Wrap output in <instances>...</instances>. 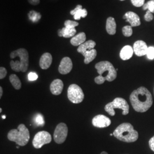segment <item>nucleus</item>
Here are the masks:
<instances>
[{
	"mask_svg": "<svg viewBox=\"0 0 154 154\" xmlns=\"http://www.w3.org/2000/svg\"><path fill=\"white\" fill-rule=\"evenodd\" d=\"M70 14L74 16L75 20H80L81 17L85 18L88 16V11L86 9H83L82 6L77 5L76 8L70 11Z\"/></svg>",
	"mask_w": 154,
	"mask_h": 154,
	"instance_id": "nucleus-15",
	"label": "nucleus"
},
{
	"mask_svg": "<svg viewBox=\"0 0 154 154\" xmlns=\"http://www.w3.org/2000/svg\"><path fill=\"white\" fill-rule=\"evenodd\" d=\"M9 140L14 142L18 146L26 145L30 139V133L28 128L23 124H20L17 129H13L8 134Z\"/></svg>",
	"mask_w": 154,
	"mask_h": 154,
	"instance_id": "nucleus-5",
	"label": "nucleus"
},
{
	"mask_svg": "<svg viewBox=\"0 0 154 154\" xmlns=\"http://www.w3.org/2000/svg\"><path fill=\"white\" fill-rule=\"evenodd\" d=\"M110 136H112L113 135V134H110Z\"/></svg>",
	"mask_w": 154,
	"mask_h": 154,
	"instance_id": "nucleus-40",
	"label": "nucleus"
},
{
	"mask_svg": "<svg viewBox=\"0 0 154 154\" xmlns=\"http://www.w3.org/2000/svg\"><path fill=\"white\" fill-rule=\"evenodd\" d=\"M115 109L123 110L122 114L123 116H126L129 112V105L126 100L122 98H116L112 102L107 103L105 107V111L111 116H115Z\"/></svg>",
	"mask_w": 154,
	"mask_h": 154,
	"instance_id": "nucleus-6",
	"label": "nucleus"
},
{
	"mask_svg": "<svg viewBox=\"0 0 154 154\" xmlns=\"http://www.w3.org/2000/svg\"><path fill=\"white\" fill-rule=\"evenodd\" d=\"M28 16L30 20H31L33 22H37L40 20L41 16L39 13L32 11H30L28 14Z\"/></svg>",
	"mask_w": 154,
	"mask_h": 154,
	"instance_id": "nucleus-24",
	"label": "nucleus"
},
{
	"mask_svg": "<svg viewBox=\"0 0 154 154\" xmlns=\"http://www.w3.org/2000/svg\"><path fill=\"white\" fill-rule=\"evenodd\" d=\"M154 18V17H153V14L152 13L149 11H147L145 16H144V20L147 21V22H149V21H151Z\"/></svg>",
	"mask_w": 154,
	"mask_h": 154,
	"instance_id": "nucleus-31",
	"label": "nucleus"
},
{
	"mask_svg": "<svg viewBox=\"0 0 154 154\" xmlns=\"http://www.w3.org/2000/svg\"><path fill=\"white\" fill-rule=\"evenodd\" d=\"M108 154V153L106 152H105V151H103V152H101V154Z\"/></svg>",
	"mask_w": 154,
	"mask_h": 154,
	"instance_id": "nucleus-38",
	"label": "nucleus"
},
{
	"mask_svg": "<svg viewBox=\"0 0 154 154\" xmlns=\"http://www.w3.org/2000/svg\"><path fill=\"white\" fill-rule=\"evenodd\" d=\"M28 1L32 5H37L40 3V0H28Z\"/></svg>",
	"mask_w": 154,
	"mask_h": 154,
	"instance_id": "nucleus-35",
	"label": "nucleus"
},
{
	"mask_svg": "<svg viewBox=\"0 0 154 154\" xmlns=\"http://www.w3.org/2000/svg\"><path fill=\"white\" fill-rule=\"evenodd\" d=\"M68 133L67 126L64 123H60L58 124L54 132L53 138L55 143L57 144H62L66 140Z\"/></svg>",
	"mask_w": 154,
	"mask_h": 154,
	"instance_id": "nucleus-9",
	"label": "nucleus"
},
{
	"mask_svg": "<svg viewBox=\"0 0 154 154\" xmlns=\"http://www.w3.org/2000/svg\"><path fill=\"white\" fill-rule=\"evenodd\" d=\"M2 112V109L1 108V109H0V112Z\"/></svg>",
	"mask_w": 154,
	"mask_h": 154,
	"instance_id": "nucleus-41",
	"label": "nucleus"
},
{
	"mask_svg": "<svg viewBox=\"0 0 154 154\" xmlns=\"http://www.w3.org/2000/svg\"><path fill=\"white\" fill-rule=\"evenodd\" d=\"M6 116H2V118L3 119H5Z\"/></svg>",
	"mask_w": 154,
	"mask_h": 154,
	"instance_id": "nucleus-39",
	"label": "nucleus"
},
{
	"mask_svg": "<svg viewBox=\"0 0 154 154\" xmlns=\"http://www.w3.org/2000/svg\"><path fill=\"white\" fill-rule=\"evenodd\" d=\"M72 60L69 57H64L62 59L60 66L58 67V71L61 74H67L72 71Z\"/></svg>",
	"mask_w": 154,
	"mask_h": 154,
	"instance_id": "nucleus-11",
	"label": "nucleus"
},
{
	"mask_svg": "<svg viewBox=\"0 0 154 154\" xmlns=\"http://www.w3.org/2000/svg\"><path fill=\"white\" fill-rule=\"evenodd\" d=\"M17 149H19V146H17Z\"/></svg>",
	"mask_w": 154,
	"mask_h": 154,
	"instance_id": "nucleus-42",
	"label": "nucleus"
},
{
	"mask_svg": "<svg viewBox=\"0 0 154 154\" xmlns=\"http://www.w3.org/2000/svg\"><path fill=\"white\" fill-rule=\"evenodd\" d=\"M11 59L19 57L20 60L11 61L10 65L11 69L16 72H25L28 70L29 67V53L25 49L21 48L13 51L10 54Z\"/></svg>",
	"mask_w": 154,
	"mask_h": 154,
	"instance_id": "nucleus-4",
	"label": "nucleus"
},
{
	"mask_svg": "<svg viewBox=\"0 0 154 154\" xmlns=\"http://www.w3.org/2000/svg\"><path fill=\"white\" fill-rule=\"evenodd\" d=\"M134 52L133 48L131 46L126 45L122 49L120 52V57L122 60L126 61L132 57Z\"/></svg>",
	"mask_w": 154,
	"mask_h": 154,
	"instance_id": "nucleus-18",
	"label": "nucleus"
},
{
	"mask_svg": "<svg viewBox=\"0 0 154 154\" xmlns=\"http://www.w3.org/2000/svg\"><path fill=\"white\" fill-rule=\"evenodd\" d=\"M123 18L126 20L127 22H129L132 27L140 26L141 24L140 20L138 14L132 11H128L125 13Z\"/></svg>",
	"mask_w": 154,
	"mask_h": 154,
	"instance_id": "nucleus-13",
	"label": "nucleus"
},
{
	"mask_svg": "<svg viewBox=\"0 0 154 154\" xmlns=\"http://www.w3.org/2000/svg\"><path fill=\"white\" fill-rule=\"evenodd\" d=\"M143 9L144 11L148 10L152 13H154V0H150L144 4L143 6Z\"/></svg>",
	"mask_w": 154,
	"mask_h": 154,
	"instance_id": "nucleus-25",
	"label": "nucleus"
},
{
	"mask_svg": "<svg viewBox=\"0 0 154 154\" xmlns=\"http://www.w3.org/2000/svg\"><path fill=\"white\" fill-rule=\"evenodd\" d=\"M120 1H125V0H120Z\"/></svg>",
	"mask_w": 154,
	"mask_h": 154,
	"instance_id": "nucleus-43",
	"label": "nucleus"
},
{
	"mask_svg": "<svg viewBox=\"0 0 154 154\" xmlns=\"http://www.w3.org/2000/svg\"><path fill=\"white\" fill-rule=\"evenodd\" d=\"M76 32H77V30L75 28L69 29V28L64 27L62 29V37L66 38L73 37L74 36H75Z\"/></svg>",
	"mask_w": 154,
	"mask_h": 154,
	"instance_id": "nucleus-22",
	"label": "nucleus"
},
{
	"mask_svg": "<svg viewBox=\"0 0 154 154\" xmlns=\"http://www.w3.org/2000/svg\"><path fill=\"white\" fill-rule=\"evenodd\" d=\"M94 126L98 128H105L109 126L111 121L110 118L104 115H97L94 116L92 120Z\"/></svg>",
	"mask_w": 154,
	"mask_h": 154,
	"instance_id": "nucleus-10",
	"label": "nucleus"
},
{
	"mask_svg": "<svg viewBox=\"0 0 154 154\" xmlns=\"http://www.w3.org/2000/svg\"><path fill=\"white\" fill-rule=\"evenodd\" d=\"M86 39V34L84 32H81L78 34L74 36L73 37H72L70 40V43L74 46H80L81 45L85 42Z\"/></svg>",
	"mask_w": 154,
	"mask_h": 154,
	"instance_id": "nucleus-20",
	"label": "nucleus"
},
{
	"mask_svg": "<svg viewBox=\"0 0 154 154\" xmlns=\"http://www.w3.org/2000/svg\"><path fill=\"white\" fill-rule=\"evenodd\" d=\"M95 68L99 74V76L94 79L95 82L98 85L103 84L105 81L112 82L117 77L116 70L109 61L99 62L95 65Z\"/></svg>",
	"mask_w": 154,
	"mask_h": 154,
	"instance_id": "nucleus-2",
	"label": "nucleus"
},
{
	"mask_svg": "<svg viewBox=\"0 0 154 154\" xmlns=\"http://www.w3.org/2000/svg\"><path fill=\"white\" fill-rule=\"evenodd\" d=\"M149 146L150 149L154 152V136L152 138H151L149 140Z\"/></svg>",
	"mask_w": 154,
	"mask_h": 154,
	"instance_id": "nucleus-34",
	"label": "nucleus"
},
{
	"mask_svg": "<svg viewBox=\"0 0 154 154\" xmlns=\"http://www.w3.org/2000/svg\"><path fill=\"white\" fill-rule=\"evenodd\" d=\"M53 61L52 56L49 53H45L43 54L39 60V66L43 70L49 69L51 66Z\"/></svg>",
	"mask_w": 154,
	"mask_h": 154,
	"instance_id": "nucleus-16",
	"label": "nucleus"
},
{
	"mask_svg": "<svg viewBox=\"0 0 154 154\" xmlns=\"http://www.w3.org/2000/svg\"><path fill=\"white\" fill-rule=\"evenodd\" d=\"M51 141V136L49 132L42 131L37 132L33 140V145L35 149H41L44 145Z\"/></svg>",
	"mask_w": 154,
	"mask_h": 154,
	"instance_id": "nucleus-8",
	"label": "nucleus"
},
{
	"mask_svg": "<svg viewBox=\"0 0 154 154\" xmlns=\"http://www.w3.org/2000/svg\"><path fill=\"white\" fill-rule=\"evenodd\" d=\"M10 82L16 90H19L21 88V82L19 78L16 74H11L9 77Z\"/></svg>",
	"mask_w": 154,
	"mask_h": 154,
	"instance_id": "nucleus-23",
	"label": "nucleus"
},
{
	"mask_svg": "<svg viewBox=\"0 0 154 154\" xmlns=\"http://www.w3.org/2000/svg\"><path fill=\"white\" fill-rule=\"evenodd\" d=\"M37 78H38V75L36 73L33 72H31L29 73L28 79H29V81H34L37 80Z\"/></svg>",
	"mask_w": 154,
	"mask_h": 154,
	"instance_id": "nucleus-32",
	"label": "nucleus"
},
{
	"mask_svg": "<svg viewBox=\"0 0 154 154\" xmlns=\"http://www.w3.org/2000/svg\"><path fill=\"white\" fill-rule=\"evenodd\" d=\"M57 33H58V36H59V37H62V29H58V30Z\"/></svg>",
	"mask_w": 154,
	"mask_h": 154,
	"instance_id": "nucleus-36",
	"label": "nucleus"
},
{
	"mask_svg": "<svg viewBox=\"0 0 154 154\" xmlns=\"http://www.w3.org/2000/svg\"><path fill=\"white\" fill-rule=\"evenodd\" d=\"M63 88V83L60 79L54 80L50 85V89L51 93L53 95H58L61 94Z\"/></svg>",
	"mask_w": 154,
	"mask_h": 154,
	"instance_id": "nucleus-14",
	"label": "nucleus"
},
{
	"mask_svg": "<svg viewBox=\"0 0 154 154\" xmlns=\"http://www.w3.org/2000/svg\"><path fill=\"white\" fill-rule=\"evenodd\" d=\"M7 75V71L5 67H0V79H4Z\"/></svg>",
	"mask_w": 154,
	"mask_h": 154,
	"instance_id": "nucleus-33",
	"label": "nucleus"
},
{
	"mask_svg": "<svg viewBox=\"0 0 154 154\" xmlns=\"http://www.w3.org/2000/svg\"><path fill=\"white\" fill-rule=\"evenodd\" d=\"M116 24L115 19L111 17L107 18L106 25V29L107 33L110 35H114L116 33Z\"/></svg>",
	"mask_w": 154,
	"mask_h": 154,
	"instance_id": "nucleus-19",
	"label": "nucleus"
},
{
	"mask_svg": "<svg viewBox=\"0 0 154 154\" xmlns=\"http://www.w3.org/2000/svg\"><path fill=\"white\" fill-rule=\"evenodd\" d=\"M130 100L133 109L139 112L147 111L153 103L151 94L144 87H140L134 90L130 95Z\"/></svg>",
	"mask_w": 154,
	"mask_h": 154,
	"instance_id": "nucleus-1",
	"label": "nucleus"
},
{
	"mask_svg": "<svg viewBox=\"0 0 154 154\" xmlns=\"http://www.w3.org/2000/svg\"><path fill=\"white\" fill-rule=\"evenodd\" d=\"M146 55L147 56L148 58L152 60L154 59V47L153 46H150L149 47L148 50H147V52Z\"/></svg>",
	"mask_w": 154,
	"mask_h": 154,
	"instance_id": "nucleus-29",
	"label": "nucleus"
},
{
	"mask_svg": "<svg viewBox=\"0 0 154 154\" xmlns=\"http://www.w3.org/2000/svg\"><path fill=\"white\" fill-rule=\"evenodd\" d=\"M95 45L96 43L95 41L93 40H88L84 42L80 46H79L77 49V51L79 53L82 54L83 56H84L86 51L94 49Z\"/></svg>",
	"mask_w": 154,
	"mask_h": 154,
	"instance_id": "nucleus-17",
	"label": "nucleus"
},
{
	"mask_svg": "<svg viewBox=\"0 0 154 154\" xmlns=\"http://www.w3.org/2000/svg\"><path fill=\"white\" fill-rule=\"evenodd\" d=\"M132 5L135 7L143 6L144 4L145 0H131Z\"/></svg>",
	"mask_w": 154,
	"mask_h": 154,
	"instance_id": "nucleus-30",
	"label": "nucleus"
},
{
	"mask_svg": "<svg viewBox=\"0 0 154 154\" xmlns=\"http://www.w3.org/2000/svg\"><path fill=\"white\" fill-rule=\"evenodd\" d=\"M149 47L145 42L142 40L136 41L133 46V50L135 54L138 57H142L146 55Z\"/></svg>",
	"mask_w": 154,
	"mask_h": 154,
	"instance_id": "nucleus-12",
	"label": "nucleus"
},
{
	"mask_svg": "<svg viewBox=\"0 0 154 154\" xmlns=\"http://www.w3.org/2000/svg\"><path fill=\"white\" fill-rule=\"evenodd\" d=\"M67 97L72 103H80L84 99L85 95L82 88L76 84H72L67 90Z\"/></svg>",
	"mask_w": 154,
	"mask_h": 154,
	"instance_id": "nucleus-7",
	"label": "nucleus"
},
{
	"mask_svg": "<svg viewBox=\"0 0 154 154\" xmlns=\"http://www.w3.org/2000/svg\"><path fill=\"white\" fill-rule=\"evenodd\" d=\"M113 135L118 140L127 143L134 142L139 137L138 131L135 130L132 125L129 123H123L117 127Z\"/></svg>",
	"mask_w": 154,
	"mask_h": 154,
	"instance_id": "nucleus-3",
	"label": "nucleus"
},
{
	"mask_svg": "<svg viewBox=\"0 0 154 154\" xmlns=\"http://www.w3.org/2000/svg\"><path fill=\"white\" fill-rule=\"evenodd\" d=\"M97 55V51L94 49L86 51L85 54L83 56L85 57L84 63L85 64H88L89 63L93 61L96 58Z\"/></svg>",
	"mask_w": 154,
	"mask_h": 154,
	"instance_id": "nucleus-21",
	"label": "nucleus"
},
{
	"mask_svg": "<svg viewBox=\"0 0 154 154\" xmlns=\"http://www.w3.org/2000/svg\"><path fill=\"white\" fill-rule=\"evenodd\" d=\"M64 25H65V27L66 28H69V29H74L79 25V23L76 21L68 20L65 21Z\"/></svg>",
	"mask_w": 154,
	"mask_h": 154,
	"instance_id": "nucleus-27",
	"label": "nucleus"
},
{
	"mask_svg": "<svg viewBox=\"0 0 154 154\" xmlns=\"http://www.w3.org/2000/svg\"><path fill=\"white\" fill-rule=\"evenodd\" d=\"M2 94H3V90H2V88L0 87V98L2 97Z\"/></svg>",
	"mask_w": 154,
	"mask_h": 154,
	"instance_id": "nucleus-37",
	"label": "nucleus"
},
{
	"mask_svg": "<svg viewBox=\"0 0 154 154\" xmlns=\"http://www.w3.org/2000/svg\"><path fill=\"white\" fill-rule=\"evenodd\" d=\"M122 33L124 36L129 37L132 34V29L131 26H125L122 28Z\"/></svg>",
	"mask_w": 154,
	"mask_h": 154,
	"instance_id": "nucleus-26",
	"label": "nucleus"
},
{
	"mask_svg": "<svg viewBox=\"0 0 154 154\" xmlns=\"http://www.w3.org/2000/svg\"><path fill=\"white\" fill-rule=\"evenodd\" d=\"M35 122L38 126H44V118L41 114H37L35 117Z\"/></svg>",
	"mask_w": 154,
	"mask_h": 154,
	"instance_id": "nucleus-28",
	"label": "nucleus"
}]
</instances>
